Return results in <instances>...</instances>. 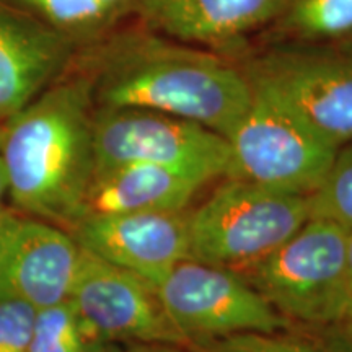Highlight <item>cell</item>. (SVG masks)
I'll list each match as a JSON object with an SVG mask.
<instances>
[{"mask_svg": "<svg viewBox=\"0 0 352 352\" xmlns=\"http://www.w3.org/2000/svg\"><path fill=\"white\" fill-rule=\"evenodd\" d=\"M95 107L145 108L199 122L226 135L252 101V83L228 56L129 21L78 51Z\"/></svg>", "mask_w": 352, "mask_h": 352, "instance_id": "1", "label": "cell"}, {"mask_svg": "<svg viewBox=\"0 0 352 352\" xmlns=\"http://www.w3.org/2000/svg\"><path fill=\"white\" fill-rule=\"evenodd\" d=\"M91 82L72 69L0 121L8 196L21 212L69 230L96 171Z\"/></svg>", "mask_w": 352, "mask_h": 352, "instance_id": "2", "label": "cell"}, {"mask_svg": "<svg viewBox=\"0 0 352 352\" xmlns=\"http://www.w3.org/2000/svg\"><path fill=\"white\" fill-rule=\"evenodd\" d=\"M308 219V196L228 178L189 214L191 256L232 271L250 270Z\"/></svg>", "mask_w": 352, "mask_h": 352, "instance_id": "3", "label": "cell"}, {"mask_svg": "<svg viewBox=\"0 0 352 352\" xmlns=\"http://www.w3.org/2000/svg\"><path fill=\"white\" fill-rule=\"evenodd\" d=\"M349 228L310 217L279 248L250 267L253 287L284 318L334 327L351 300Z\"/></svg>", "mask_w": 352, "mask_h": 352, "instance_id": "4", "label": "cell"}, {"mask_svg": "<svg viewBox=\"0 0 352 352\" xmlns=\"http://www.w3.org/2000/svg\"><path fill=\"white\" fill-rule=\"evenodd\" d=\"M241 69L324 142H352V41L270 43Z\"/></svg>", "mask_w": 352, "mask_h": 352, "instance_id": "5", "label": "cell"}, {"mask_svg": "<svg viewBox=\"0 0 352 352\" xmlns=\"http://www.w3.org/2000/svg\"><path fill=\"white\" fill-rule=\"evenodd\" d=\"M227 139V178L303 196L320 188L338 153L283 101L253 83L250 107Z\"/></svg>", "mask_w": 352, "mask_h": 352, "instance_id": "6", "label": "cell"}, {"mask_svg": "<svg viewBox=\"0 0 352 352\" xmlns=\"http://www.w3.org/2000/svg\"><path fill=\"white\" fill-rule=\"evenodd\" d=\"M96 171L127 164H153L202 178L226 176L230 144L199 122L145 108L95 107Z\"/></svg>", "mask_w": 352, "mask_h": 352, "instance_id": "7", "label": "cell"}, {"mask_svg": "<svg viewBox=\"0 0 352 352\" xmlns=\"http://www.w3.org/2000/svg\"><path fill=\"white\" fill-rule=\"evenodd\" d=\"M151 285L168 320L191 344L287 327L248 280L227 267L186 259Z\"/></svg>", "mask_w": 352, "mask_h": 352, "instance_id": "8", "label": "cell"}, {"mask_svg": "<svg viewBox=\"0 0 352 352\" xmlns=\"http://www.w3.org/2000/svg\"><path fill=\"white\" fill-rule=\"evenodd\" d=\"M69 300L91 341L191 344L173 327L144 277L83 248Z\"/></svg>", "mask_w": 352, "mask_h": 352, "instance_id": "9", "label": "cell"}, {"mask_svg": "<svg viewBox=\"0 0 352 352\" xmlns=\"http://www.w3.org/2000/svg\"><path fill=\"white\" fill-rule=\"evenodd\" d=\"M80 254L65 228L6 210L0 215V302L43 308L67 300Z\"/></svg>", "mask_w": 352, "mask_h": 352, "instance_id": "10", "label": "cell"}, {"mask_svg": "<svg viewBox=\"0 0 352 352\" xmlns=\"http://www.w3.org/2000/svg\"><path fill=\"white\" fill-rule=\"evenodd\" d=\"M69 232L80 248L148 284L178 263L192 259L186 210L94 215L77 220Z\"/></svg>", "mask_w": 352, "mask_h": 352, "instance_id": "11", "label": "cell"}, {"mask_svg": "<svg viewBox=\"0 0 352 352\" xmlns=\"http://www.w3.org/2000/svg\"><path fill=\"white\" fill-rule=\"evenodd\" d=\"M290 0H129L134 21L192 46L228 56L250 34L267 30Z\"/></svg>", "mask_w": 352, "mask_h": 352, "instance_id": "12", "label": "cell"}, {"mask_svg": "<svg viewBox=\"0 0 352 352\" xmlns=\"http://www.w3.org/2000/svg\"><path fill=\"white\" fill-rule=\"evenodd\" d=\"M78 51L64 33L0 2V121L64 77Z\"/></svg>", "mask_w": 352, "mask_h": 352, "instance_id": "13", "label": "cell"}, {"mask_svg": "<svg viewBox=\"0 0 352 352\" xmlns=\"http://www.w3.org/2000/svg\"><path fill=\"white\" fill-rule=\"evenodd\" d=\"M209 179L153 164H127L95 171L80 217L132 212H178Z\"/></svg>", "mask_w": 352, "mask_h": 352, "instance_id": "14", "label": "cell"}, {"mask_svg": "<svg viewBox=\"0 0 352 352\" xmlns=\"http://www.w3.org/2000/svg\"><path fill=\"white\" fill-rule=\"evenodd\" d=\"M64 33L78 50L127 21L129 0H0Z\"/></svg>", "mask_w": 352, "mask_h": 352, "instance_id": "15", "label": "cell"}, {"mask_svg": "<svg viewBox=\"0 0 352 352\" xmlns=\"http://www.w3.org/2000/svg\"><path fill=\"white\" fill-rule=\"evenodd\" d=\"M267 33L270 43L352 41V0H290Z\"/></svg>", "mask_w": 352, "mask_h": 352, "instance_id": "16", "label": "cell"}, {"mask_svg": "<svg viewBox=\"0 0 352 352\" xmlns=\"http://www.w3.org/2000/svg\"><path fill=\"white\" fill-rule=\"evenodd\" d=\"M206 352H352V341L338 329L327 336L280 331L239 333L214 340Z\"/></svg>", "mask_w": 352, "mask_h": 352, "instance_id": "17", "label": "cell"}, {"mask_svg": "<svg viewBox=\"0 0 352 352\" xmlns=\"http://www.w3.org/2000/svg\"><path fill=\"white\" fill-rule=\"evenodd\" d=\"M91 342L69 298L34 311L30 352H83Z\"/></svg>", "mask_w": 352, "mask_h": 352, "instance_id": "18", "label": "cell"}, {"mask_svg": "<svg viewBox=\"0 0 352 352\" xmlns=\"http://www.w3.org/2000/svg\"><path fill=\"white\" fill-rule=\"evenodd\" d=\"M310 217L328 219L352 230V142L342 145L323 183L308 196Z\"/></svg>", "mask_w": 352, "mask_h": 352, "instance_id": "19", "label": "cell"}, {"mask_svg": "<svg viewBox=\"0 0 352 352\" xmlns=\"http://www.w3.org/2000/svg\"><path fill=\"white\" fill-rule=\"evenodd\" d=\"M36 308L21 302H0V352H30Z\"/></svg>", "mask_w": 352, "mask_h": 352, "instance_id": "20", "label": "cell"}, {"mask_svg": "<svg viewBox=\"0 0 352 352\" xmlns=\"http://www.w3.org/2000/svg\"><path fill=\"white\" fill-rule=\"evenodd\" d=\"M126 352H182L178 346L158 344V342H132Z\"/></svg>", "mask_w": 352, "mask_h": 352, "instance_id": "21", "label": "cell"}, {"mask_svg": "<svg viewBox=\"0 0 352 352\" xmlns=\"http://www.w3.org/2000/svg\"><path fill=\"white\" fill-rule=\"evenodd\" d=\"M334 328H336L342 336H346L347 340L352 341V298L347 302L344 311H342L341 318L338 320V323L334 324Z\"/></svg>", "mask_w": 352, "mask_h": 352, "instance_id": "22", "label": "cell"}, {"mask_svg": "<svg viewBox=\"0 0 352 352\" xmlns=\"http://www.w3.org/2000/svg\"><path fill=\"white\" fill-rule=\"evenodd\" d=\"M83 352H126L124 347L121 346V342H113V341H96L91 342Z\"/></svg>", "mask_w": 352, "mask_h": 352, "instance_id": "23", "label": "cell"}, {"mask_svg": "<svg viewBox=\"0 0 352 352\" xmlns=\"http://www.w3.org/2000/svg\"><path fill=\"white\" fill-rule=\"evenodd\" d=\"M7 195H8L7 175H6V168H3L2 160H0V215L6 212V208H3V202H6V196Z\"/></svg>", "mask_w": 352, "mask_h": 352, "instance_id": "24", "label": "cell"}, {"mask_svg": "<svg viewBox=\"0 0 352 352\" xmlns=\"http://www.w3.org/2000/svg\"><path fill=\"white\" fill-rule=\"evenodd\" d=\"M347 284L352 296V230L349 233V240H347Z\"/></svg>", "mask_w": 352, "mask_h": 352, "instance_id": "25", "label": "cell"}]
</instances>
